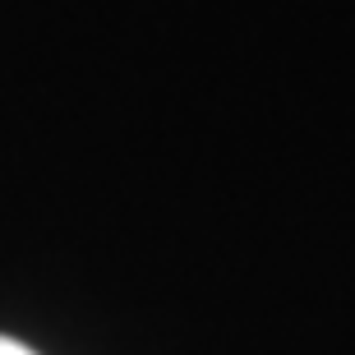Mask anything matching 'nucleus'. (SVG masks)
I'll return each mask as SVG.
<instances>
[{
  "label": "nucleus",
  "instance_id": "f257e3e1",
  "mask_svg": "<svg viewBox=\"0 0 355 355\" xmlns=\"http://www.w3.org/2000/svg\"><path fill=\"white\" fill-rule=\"evenodd\" d=\"M0 355H37V351H28V346L14 342V337H0Z\"/></svg>",
  "mask_w": 355,
  "mask_h": 355
}]
</instances>
